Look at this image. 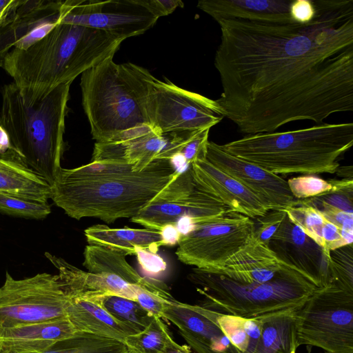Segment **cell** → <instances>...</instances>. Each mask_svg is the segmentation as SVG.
Segmentation results:
<instances>
[{"mask_svg": "<svg viewBox=\"0 0 353 353\" xmlns=\"http://www.w3.org/2000/svg\"><path fill=\"white\" fill-rule=\"evenodd\" d=\"M352 145L351 122L248 134L220 145L225 152L276 174H334Z\"/></svg>", "mask_w": 353, "mask_h": 353, "instance_id": "4", "label": "cell"}, {"mask_svg": "<svg viewBox=\"0 0 353 353\" xmlns=\"http://www.w3.org/2000/svg\"><path fill=\"white\" fill-rule=\"evenodd\" d=\"M322 239L323 250L329 259L330 251L350 245L343 237L341 229L327 219L322 228Z\"/></svg>", "mask_w": 353, "mask_h": 353, "instance_id": "39", "label": "cell"}, {"mask_svg": "<svg viewBox=\"0 0 353 353\" xmlns=\"http://www.w3.org/2000/svg\"><path fill=\"white\" fill-rule=\"evenodd\" d=\"M0 192L48 201L51 185L26 165L13 150L0 155Z\"/></svg>", "mask_w": 353, "mask_h": 353, "instance_id": "26", "label": "cell"}, {"mask_svg": "<svg viewBox=\"0 0 353 353\" xmlns=\"http://www.w3.org/2000/svg\"><path fill=\"white\" fill-rule=\"evenodd\" d=\"M268 245L281 261L299 270L318 288L329 282L330 259L324 250L288 215Z\"/></svg>", "mask_w": 353, "mask_h": 353, "instance_id": "16", "label": "cell"}, {"mask_svg": "<svg viewBox=\"0 0 353 353\" xmlns=\"http://www.w3.org/2000/svg\"><path fill=\"white\" fill-rule=\"evenodd\" d=\"M316 8L314 0H294L290 6V16L294 23L305 24L314 17Z\"/></svg>", "mask_w": 353, "mask_h": 353, "instance_id": "40", "label": "cell"}, {"mask_svg": "<svg viewBox=\"0 0 353 353\" xmlns=\"http://www.w3.org/2000/svg\"><path fill=\"white\" fill-rule=\"evenodd\" d=\"M287 214L283 210H269L262 216L254 219L255 228L253 236L268 245L270 239L278 230Z\"/></svg>", "mask_w": 353, "mask_h": 353, "instance_id": "36", "label": "cell"}, {"mask_svg": "<svg viewBox=\"0 0 353 353\" xmlns=\"http://www.w3.org/2000/svg\"><path fill=\"white\" fill-rule=\"evenodd\" d=\"M290 192L299 200L310 199L328 192L333 188L330 181H325L314 174H304L287 181Z\"/></svg>", "mask_w": 353, "mask_h": 353, "instance_id": "34", "label": "cell"}, {"mask_svg": "<svg viewBox=\"0 0 353 353\" xmlns=\"http://www.w3.org/2000/svg\"><path fill=\"white\" fill-rule=\"evenodd\" d=\"M12 150L8 135L0 125V155L4 154Z\"/></svg>", "mask_w": 353, "mask_h": 353, "instance_id": "47", "label": "cell"}, {"mask_svg": "<svg viewBox=\"0 0 353 353\" xmlns=\"http://www.w3.org/2000/svg\"><path fill=\"white\" fill-rule=\"evenodd\" d=\"M180 172L168 159H156L140 171L124 161H92L61 168L51 185V199L71 218L111 223L136 216Z\"/></svg>", "mask_w": 353, "mask_h": 353, "instance_id": "2", "label": "cell"}, {"mask_svg": "<svg viewBox=\"0 0 353 353\" xmlns=\"http://www.w3.org/2000/svg\"><path fill=\"white\" fill-rule=\"evenodd\" d=\"M76 332L67 317L15 327L0 333V353H39Z\"/></svg>", "mask_w": 353, "mask_h": 353, "instance_id": "22", "label": "cell"}, {"mask_svg": "<svg viewBox=\"0 0 353 353\" xmlns=\"http://www.w3.org/2000/svg\"><path fill=\"white\" fill-rule=\"evenodd\" d=\"M94 299L113 317L132 325L141 331L149 325L154 317L135 300L116 294H108Z\"/></svg>", "mask_w": 353, "mask_h": 353, "instance_id": "30", "label": "cell"}, {"mask_svg": "<svg viewBox=\"0 0 353 353\" xmlns=\"http://www.w3.org/2000/svg\"><path fill=\"white\" fill-rule=\"evenodd\" d=\"M146 112L149 124L161 133L210 129L223 119L216 100L154 77L148 85Z\"/></svg>", "mask_w": 353, "mask_h": 353, "instance_id": "11", "label": "cell"}, {"mask_svg": "<svg viewBox=\"0 0 353 353\" xmlns=\"http://www.w3.org/2000/svg\"><path fill=\"white\" fill-rule=\"evenodd\" d=\"M83 255V265L88 272L103 276L116 295L135 300L137 291L142 288L165 300L174 299L163 283L141 276L128 263L125 255L122 253L88 245L85 248Z\"/></svg>", "mask_w": 353, "mask_h": 353, "instance_id": "17", "label": "cell"}, {"mask_svg": "<svg viewBox=\"0 0 353 353\" xmlns=\"http://www.w3.org/2000/svg\"><path fill=\"white\" fill-rule=\"evenodd\" d=\"M188 278L203 296L200 305L243 319L299 308L318 288L291 266L285 267L274 279L265 283H240L196 268Z\"/></svg>", "mask_w": 353, "mask_h": 353, "instance_id": "7", "label": "cell"}, {"mask_svg": "<svg viewBox=\"0 0 353 353\" xmlns=\"http://www.w3.org/2000/svg\"><path fill=\"white\" fill-rule=\"evenodd\" d=\"M335 173H336L338 176H342L344 179H353L352 165L339 166Z\"/></svg>", "mask_w": 353, "mask_h": 353, "instance_id": "48", "label": "cell"}, {"mask_svg": "<svg viewBox=\"0 0 353 353\" xmlns=\"http://www.w3.org/2000/svg\"><path fill=\"white\" fill-rule=\"evenodd\" d=\"M165 353H192V350L188 345H180L177 347L169 350Z\"/></svg>", "mask_w": 353, "mask_h": 353, "instance_id": "49", "label": "cell"}, {"mask_svg": "<svg viewBox=\"0 0 353 353\" xmlns=\"http://www.w3.org/2000/svg\"><path fill=\"white\" fill-rule=\"evenodd\" d=\"M219 314L201 305L183 303L174 299L165 302L161 318L168 320L179 331L192 335L211 349L225 351L233 345L218 324Z\"/></svg>", "mask_w": 353, "mask_h": 353, "instance_id": "21", "label": "cell"}, {"mask_svg": "<svg viewBox=\"0 0 353 353\" xmlns=\"http://www.w3.org/2000/svg\"><path fill=\"white\" fill-rule=\"evenodd\" d=\"M261 317L245 319V327L248 338V345L245 353H254L261 335Z\"/></svg>", "mask_w": 353, "mask_h": 353, "instance_id": "43", "label": "cell"}, {"mask_svg": "<svg viewBox=\"0 0 353 353\" xmlns=\"http://www.w3.org/2000/svg\"><path fill=\"white\" fill-rule=\"evenodd\" d=\"M290 220L323 249L322 228L325 219L316 208L299 205L284 210Z\"/></svg>", "mask_w": 353, "mask_h": 353, "instance_id": "32", "label": "cell"}, {"mask_svg": "<svg viewBox=\"0 0 353 353\" xmlns=\"http://www.w3.org/2000/svg\"><path fill=\"white\" fill-rule=\"evenodd\" d=\"M0 212L25 219H42L51 212L48 201L0 192Z\"/></svg>", "mask_w": 353, "mask_h": 353, "instance_id": "31", "label": "cell"}, {"mask_svg": "<svg viewBox=\"0 0 353 353\" xmlns=\"http://www.w3.org/2000/svg\"><path fill=\"white\" fill-rule=\"evenodd\" d=\"M67 300L66 316L77 331L89 332L123 342L128 336L141 331L134 325L113 317L95 299Z\"/></svg>", "mask_w": 353, "mask_h": 353, "instance_id": "24", "label": "cell"}, {"mask_svg": "<svg viewBox=\"0 0 353 353\" xmlns=\"http://www.w3.org/2000/svg\"><path fill=\"white\" fill-rule=\"evenodd\" d=\"M148 2L159 18L171 14L179 7L184 6L181 0H148Z\"/></svg>", "mask_w": 353, "mask_h": 353, "instance_id": "45", "label": "cell"}, {"mask_svg": "<svg viewBox=\"0 0 353 353\" xmlns=\"http://www.w3.org/2000/svg\"><path fill=\"white\" fill-rule=\"evenodd\" d=\"M39 353H131L124 342L94 334L77 331Z\"/></svg>", "mask_w": 353, "mask_h": 353, "instance_id": "28", "label": "cell"}, {"mask_svg": "<svg viewBox=\"0 0 353 353\" xmlns=\"http://www.w3.org/2000/svg\"><path fill=\"white\" fill-rule=\"evenodd\" d=\"M87 242L127 255H136L138 249L157 253L165 246L160 230L130 228H111L97 224L84 231Z\"/></svg>", "mask_w": 353, "mask_h": 353, "instance_id": "25", "label": "cell"}, {"mask_svg": "<svg viewBox=\"0 0 353 353\" xmlns=\"http://www.w3.org/2000/svg\"><path fill=\"white\" fill-rule=\"evenodd\" d=\"M305 24L221 19V115L245 135L353 110V0H314Z\"/></svg>", "mask_w": 353, "mask_h": 353, "instance_id": "1", "label": "cell"}, {"mask_svg": "<svg viewBox=\"0 0 353 353\" xmlns=\"http://www.w3.org/2000/svg\"><path fill=\"white\" fill-rule=\"evenodd\" d=\"M136 255L142 268L148 272L158 274L166 268L164 260L157 253L138 249Z\"/></svg>", "mask_w": 353, "mask_h": 353, "instance_id": "42", "label": "cell"}, {"mask_svg": "<svg viewBox=\"0 0 353 353\" xmlns=\"http://www.w3.org/2000/svg\"><path fill=\"white\" fill-rule=\"evenodd\" d=\"M190 168L196 186L220 200L232 211L254 219L270 210L256 194L206 158L196 160Z\"/></svg>", "mask_w": 353, "mask_h": 353, "instance_id": "19", "label": "cell"}, {"mask_svg": "<svg viewBox=\"0 0 353 353\" xmlns=\"http://www.w3.org/2000/svg\"><path fill=\"white\" fill-rule=\"evenodd\" d=\"M206 159L256 194L270 210H285L301 204L294 197L286 180L254 163L223 150L209 141Z\"/></svg>", "mask_w": 353, "mask_h": 353, "instance_id": "15", "label": "cell"}, {"mask_svg": "<svg viewBox=\"0 0 353 353\" xmlns=\"http://www.w3.org/2000/svg\"><path fill=\"white\" fill-rule=\"evenodd\" d=\"M266 245L254 236L219 270H208L243 283H265L274 279L285 267Z\"/></svg>", "mask_w": 353, "mask_h": 353, "instance_id": "20", "label": "cell"}, {"mask_svg": "<svg viewBox=\"0 0 353 353\" xmlns=\"http://www.w3.org/2000/svg\"><path fill=\"white\" fill-rule=\"evenodd\" d=\"M124 343L131 353H165L180 345L173 340L161 318L157 316L143 330L128 336Z\"/></svg>", "mask_w": 353, "mask_h": 353, "instance_id": "29", "label": "cell"}, {"mask_svg": "<svg viewBox=\"0 0 353 353\" xmlns=\"http://www.w3.org/2000/svg\"><path fill=\"white\" fill-rule=\"evenodd\" d=\"M165 246L178 243L181 234L175 225H167L160 230Z\"/></svg>", "mask_w": 353, "mask_h": 353, "instance_id": "46", "label": "cell"}, {"mask_svg": "<svg viewBox=\"0 0 353 353\" xmlns=\"http://www.w3.org/2000/svg\"><path fill=\"white\" fill-rule=\"evenodd\" d=\"M232 210L220 200L196 186L190 165L131 218L145 228L161 230L175 225L182 218L198 223L220 216Z\"/></svg>", "mask_w": 353, "mask_h": 353, "instance_id": "12", "label": "cell"}, {"mask_svg": "<svg viewBox=\"0 0 353 353\" xmlns=\"http://www.w3.org/2000/svg\"><path fill=\"white\" fill-rule=\"evenodd\" d=\"M210 128L195 132L183 145L179 155L189 166L197 159L205 158Z\"/></svg>", "mask_w": 353, "mask_h": 353, "instance_id": "37", "label": "cell"}, {"mask_svg": "<svg viewBox=\"0 0 353 353\" xmlns=\"http://www.w3.org/2000/svg\"><path fill=\"white\" fill-rule=\"evenodd\" d=\"M299 308L260 316L261 332L254 353H296V318Z\"/></svg>", "mask_w": 353, "mask_h": 353, "instance_id": "27", "label": "cell"}, {"mask_svg": "<svg viewBox=\"0 0 353 353\" xmlns=\"http://www.w3.org/2000/svg\"><path fill=\"white\" fill-rule=\"evenodd\" d=\"M71 83L60 85L32 105L23 102L13 82L1 88L0 125L12 150L50 185L61 168Z\"/></svg>", "mask_w": 353, "mask_h": 353, "instance_id": "5", "label": "cell"}, {"mask_svg": "<svg viewBox=\"0 0 353 353\" xmlns=\"http://www.w3.org/2000/svg\"><path fill=\"white\" fill-rule=\"evenodd\" d=\"M329 263L330 281L353 290L352 245L330 251Z\"/></svg>", "mask_w": 353, "mask_h": 353, "instance_id": "33", "label": "cell"}, {"mask_svg": "<svg viewBox=\"0 0 353 353\" xmlns=\"http://www.w3.org/2000/svg\"><path fill=\"white\" fill-rule=\"evenodd\" d=\"M135 301L150 314L160 318L165 302L170 301L142 288L139 289L137 291Z\"/></svg>", "mask_w": 353, "mask_h": 353, "instance_id": "41", "label": "cell"}, {"mask_svg": "<svg viewBox=\"0 0 353 353\" xmlns=\"http://www.w3.org/2000/svg\"><path fill=\"white\" fill-rule=\"evenodd\" d=\"M288 0H201L197 7L216 21L241 19L272 23H294Z\"/></svg>", "mask_w": 353, "mask_h": 353, "instance_id": "23", "label": "cell"}, {"mask_svg": "<svg viewBox=\"0 0 353 353\" xmlns=\"http://www.w3.org/2000/svg\"><path fill=\"white\" fill-rule=\"evenodd\" d=\"M179 332L181 336L187 342L188 345L194 353H241L234 345H231L225 351L212 350L209 346L199 341L192 335L183 331Z\"/></svg>", "mask_w": 353, "mask_h": 353, "instance_id": "44", "label": "cell"}, {"mask_svg": "<svg viewBox=\"0 0 353 353\" xmlns=\"http://www.w3.org/2000/svg\"><path fill=\"white\" fill-rule=\"evenodd\" d=\"M254 228L252 219L230 210L196 224L181 236L176 254L181 262L196 268L221 269L248 242Z\"/></svg>", "mask_w": 353, "mask_h": 353, "instance_id": "10", "label": "cell"}, {"mask_svg": "<svg viewBox=\"0 0 353 353\" xmlns=\"http://www.w3.org/2000/svg\"><path fill=\"white\" fill-rule=\"evenodd\" d=\"M67 298L58 274L14 279L8 272L0 287V333L15 327L65 318Z\"/></svg>", "mask_w": 353, "mask_h": 353, "instance_id": "9", "label": "cell"}, {"mask_svg": "<svg viewBox=\"0 0 353 353\" xmlns=\"http://www.w3.org/2000/svg\"><path fill=\"white\" fill-rule=\"evenodd\" d=\"M298 346L353 353V290L333 281L317 288L297 310Z\"/></svg>", "mask_w": 353, "mask_h": 353, "instance_id": "8", "label": "cell"}, {"mask_svg": "<svg viewBox=\"0 0 353 353\" xmlns=\"http://www.w3.org/2000/svg\"><path fill=\"white\" fill-rule=\"evenodd\" d=\"M307 205L319 210L325 219L338 226L342 231L353 234V213L322 203Z\"/></svg>", "mask_w": 353, "mask_h": 353, "instance_id": "38", "label": "cell"}, {"mask_svg": "<svg viewBox=\"0 0 353 353\" xmlns=\"http://www.w3.org/2000/svg\"><path fill=\"white\" fill-rule=\"evenodd\" d=\"M123 41L103 30L59 23L27 49L10 50L0 66L12 78L23 102L32 105L114 57Z\"/></svg>", "mask_w": 353, "mask_h": 353, "instance_id": "3", "label": "cell"}, {"mask_svg": "<svg viewBox=\"0 0 353 353\" xmlns=\"http://www.w3.org/2000/svg\"><path fill=\"white\" fill-rule=\"evenodd\" d=\"M194 132L161 133L144 124L109 141L96 142L92 161H124L133 165L134 170L140 171L156 159H173Z\"/></svg>", "mask_w": 353, "mask_h": 353, "instance_id": "14", "label": "cell"}, {"mask_svg": "<svg viewBox=\"0 0 353 353\" xmlns=\"http://www.w3.org/2000/svg\"><path fill=\"white\" fill-rule=\"evenodd\" d=\"M158 19L148 0H67L59 23L103 30L125 40L143 34Z\"/></svg>", "mask_w": 353, "mask_h": 353, "instance_id": "13", "label": "cell"}, {"mask_svg": "<svg viewBox=\"0 0 353 353\" xmlns=\"http://www.w3.org/2000/svg\"><path fill=\"white\" fill-rule=\"evenodd\" d=\"M63 1L21 0L14 21L0 30V61L12 49L26 50L60 23Z\"/></svg>", "mask_w": 353, "mask_h": 353, "instance_id": "18", "label": "cell"}, {"mask_svg": "<svg viewBox=\"0 0 353 353\" xmlns=\"http://www.w3.org/2000/svg\"><path fill=\"white\" fill-rule=\"evenodd\" d=\"M217 322L231 344L241 353H245L248 345L245 327V319L219 313Z\"/></svg>", "mask_w": 353, "mask_h": 353, "instance_id": "35", "label": "cell"}, {"mask_svg": "<svg viewBox=\"0 0 353 353\" xmlns=\"http://www.w3.org/2000/svg\"><path fill=\"white\" fill-rule=\"evenodd\" d=\"M153 77L134 63H116L113 57L81 74L82 105L93 139L109 141L149 124L146 102Z\"/></svg>", "mask_w": 353, "mask_h": 353, "instance_id": "6", "label": "cell"}]
</instances>
